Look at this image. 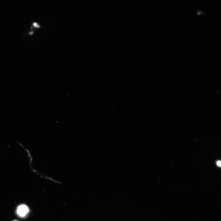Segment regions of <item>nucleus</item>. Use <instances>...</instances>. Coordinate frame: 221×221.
<instances>
[{
    "instance_id": "nucleus-2",
    "label": "nucleus",
    "mask_w": 221,
    "mask_h": 221,
    "mask_svg": "<svg viewBox=\"0 0 221 221\" xmlns=\"http://www.w3.org/2000/svg\"><path fill=\"white\" fill-rule=\"evenodd\" d=\"M216 164L218 167H221V161H217L216 162Z\"/></svg>"
},
{
    "instance_id": "nucleus-1",
    "label": "nucleus",
    "mask_w": 221,
    "mask_h": 221,
    "mask_svg": "<svg viewBox=\"0 0 221 221\" xmlns=\"http://www.w3.org/2000/svg\"><path fill=\"white\" fill-rule=\"evenodd\" d=\"M29 210L28 207L25 205H21L17 208V214L20 217L25 216L29 212Z\"/></svg>"
},
{
    "instance_id": "nucleus-3",
    "label": "nucleus",
    "mask_w": 221,
    "mask_h": 221,
    "mask_svg": "<svg viewBox=\"0 0 221 221\" xmlns=\"http://www.w3.org/2000/svg\"><path fill=\"white\" fill-rule=\"evenodd\" d=\"M16 221V220H15V221Z\"/></svg>"
}]
</instances>
